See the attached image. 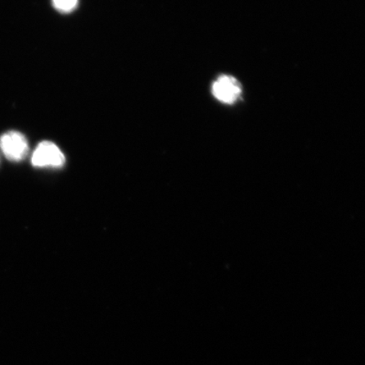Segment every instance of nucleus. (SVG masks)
Masks as SVG:
<instances>
[{
	"label": "nucleus",
	"instance_id": "f03ea898",
	"mask_svg": "<svg viewBox=\"0 0 365 365\" xmlns=\"http://www.w3.org/2000/svg\"><path fill=\"white\" fill-rule=\"evenodd\" d=\"M0 148L10 161L20 162L29 154V143L24 135L18 131H9L0 137Z\"/></svg>",
	"mask_w": 365,
	"mask_h": 365
},
{
	"label": "nucleus",
	"instance_id": "20e7f679",
	"mask_svg": "<svg viewBox=\"0 0 365 365\" xmlns=\"http://www.w3.org/2000/svg\"><path fill=\"white\" fill-rule=\"evenodd\" d=\"M54 8L62 13H70L75 10L78 0H53Z\"/></svg>",
	"mask_w": 365,
	"mask_h": 365
},
{
	"label": "nucleus",
	"instance_id": "f257e3e1",
	"mask_svg": "<svg viewBox=\"0 0 365 365\" xmlns=\"http://www.w3.org/2000/svg\"><path fill=\"white\" fill-rule=\"evenodd\" d=\"M31 163L36 168H59L65 165L66 158L61 149L51 141H43L36 147Z\"/></svg>",
	"mask_w": 365,
	"mask_h": 365
},
{
	"label": "nucleus",
	"instance_id": "7ed1b4c3",
	"mask_svg": "<svg viewBox=\"0 0 365 365\" xmlns=\"http://www.w3.org/2000/svg\"><path fill=\"white\" fill-rule=\"evenodd\" d=\"M213 95L222 103H234L241 94L238 81L234 77L222 76L212 86Z\"/></svg>",
	"mask_w": 365,
	"mask_h": 365
}]
</instances>
